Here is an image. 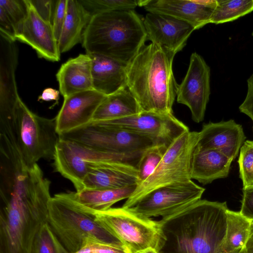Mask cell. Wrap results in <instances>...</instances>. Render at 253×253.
Wrapping results in <instances>:
<instances>
[{
	"label": "cell",
	"instance_id": "6da1fadb",
	"mask_svg": "<svg viewBox=\"0 0 253 253\" xmlns=\"http://www.w3.org/2000/svg\"><path fill=\"white\" fill-rule=\"evenodd\" d=\"M50 184L37 164L27 165L18 153L0 156V253H30L47 222Z\"/></svg>",
	"mask_w": 253,
	"mask_h": 253
},
{
	"label": "cell",
	"instance_id": "7a4b0ae2",
	"mask_svg": "<svg viewBox=\"0 0 253 253\" xmlns=\"http://www.w3.org/2000/svg\"><path fill=\"white\" fill-rule=\"evenodd\" d=\"M227 210L226 202L200 200L162 218L166 241L159 253H222Z\"/></svg>",
	"mask_w": 253,
	"mask_h": 253
},
{
	"label": "cell",
	"instance_id": "3957f363",
	"mask_svg": "<svg viewBox=\"0 0 253 253\" xmlns=\"http://www.w3.org/2000/svg\"><path fill=\"white\" fill-rule=\"evenodd\" d=\"M175 54L151 42L128 65L127 86L142 111L173 114L179 85L172 70Z\"/></svg>",
	"mask_w": 253,
	"mask_h": 253
},
{
	"label": "cell",
	"instance_id": "277c9868",
	"mask_svg": "<svg viewBox=\"0 0 253 253\" xmlns=\"http://www.w3.org/2000/svg\"><path fill=\"white\" fill-rule=\"evenodd\" d=\"M147 39L143 20L134 10H115L92 16L82 42L87 54L104 56L128 65Z\"/></svg>",
	"mask_w": 253,
	"mask_h": 253
},
{
	"label": "cell",
	"instance_id": "5b68a950",
	"mask_svg": "<svg viewBox=\"0 0 253 253\" xmlns=\"http://www.w3.org/2000/svg\"><path fill=\"white\" fill-rule=\"evenodd\" d=\"M47 223L69 253L80 250L85 239L90 237L122 246L77 201L75 192L60 193L51 197L48 204Z\"/></svg>",
	"mask_w": 253,
	"mask_h": 253
},
{
	"label": "cell",
	"instance_id": "8992f818",
	"mask_svg": "<svg viewBox=\"0 0 253 253\" xmlns=\"http://www.w3.org/2000/svg\"><path fill=\"white\" fill-rule=\"evenodd\" d=\"M0 123L10 128L21 156L30 166L41 159H53L59 136L55 118L40 116L18 99L13 111L0 115Z\"/></svg>",
	"mask_w": 253,
	"mask_h": 253
},
{
	"label": "cell",
	"instance_id": "52a82bcc",
	"mask_svg": "<svg viewBox=\"0 0 253 253\" xmlns=\"http://www.w3.org/2000/svg\"><path fill=\"white\" fill-rule=\"evenodd\" d=\"M87 211L121 243L126 253H135L150 247L159 252L165 244L166 237L158 221L139 215L123 207L100 211Z\"/></svg>",
	"mask_w": 253,
	"mask_h": 253
},
{
	"label": "cell",
	"instance_id": "ba28073f",
	"mask_svg": "<svg viewBox=\"0 0 253 253\" xmlns=\"http://www.w3.org/2000/svg\"><path fill=\"white\" fill-rule=\"evenodd\" d=\"M199 135V132L188 131L177 137L166 149L153 173L137 185L122 207L130 208L142 197L157 188L192 180L191 159Z\"/></svg>",
	"mask_w": 253,
	"mask_h": 253
},
{
	"label": "cell",
	"instance_id": "9c48e42d",
	"mask_svg": "<svg viewBox=\"0 0 253 253\" xmlns=\"http://www.w3.org/2000/svg\"><path fill=\"white\" fill-rule=\"evenodd\" d=\"M59 136L98 151L124 156H139L158 145L149 137L110 126L101 121H92Z\"/></svg>",
	"mask_w": 253,
	"mask_h": 253
},
{
	"label": "cell",
	"instance_id": "30bf717a",
	"mask_svg": "<svg viewBox=\"0 0 253 253\" xmlns=\"http://www.w3.org/2000/svg\"><path fill=\"white\" fill-rule=\"evenodd\" d=\"M141 155L124 156L106 153L59 138L53 160L55 170L70 181L76 192H79L84 189V181L90 167L94 164L119 161L129 162L137 166Z\"/></svg>",
	"mask_w": 253,
	"mask_h": 253
},
{
	"label": "cell",
	"instance_id": "8fae6325",
	"mask_svg": "<svg viewBox=\"0 0 253 253\" xmlns=\"http://www.w3.org/2000/svg\"><path fill=\"white\" fill-rule=\"evenodd\" d=\"M204 191L192 180L171 183L151 191L126 209L146 218H166L201 200Z\"/></svg>",
	"mask_w": 253,
	"mask_h": 253
},
{
	"label": "cell",
	"instance_id": "7c38bea8",
	"mask_svg": "<svg viewBox=\"0 0 253 253\" xmlns=\"http://www.w3.org/2000/svg\"><path fill=\"white\" fill-rule=\"evenodd\" d=\"M110 126L147 136L168 148L177 137L189 131L173 114L142 111L129 117L101 121Z\"/></svg>",
	"mask_w": 253,
	"mask_h": 253
},
{
	"label": "cell",
	"instance_id": "4fadbf2b",
	"mask_svg": "<svg viewBox=\"0 0 253 253\" xmlns=\"http://www.w3.org/2000/svg\"><path fill=\"white\" fill-rule=\"evenodd\" d=\"M210 75V68L204 58L197 53H193L186 75L178 85L176 99L178 103L189 108L196 123L204 118L211 94Z\"/></svg>",
	"mask_w": 253,
	"mask_h": 253
},
{
	"label": "cell",
	"instance_id": "5bb4252c",
	"mask_svg": "<svg viewBox=\"0 0 253 253\" xmlns=\"http://www.w3.org/2000/svg\"><path fill=\"white\" fill-rule=\"evenodd\" d=\"M143 20L147 39L175 54L184 47L195 30L190 24L165 14L148 12Z\"/></svg>",
	"mask_w": 253,
	"mask_h": 253
},
{
	"label": "cell",
	"instance_id": "9a60e30c",
	"mask_svg": "<svg viewBox=\"0 0 253 253\" xmlns=\"http://www.w3.org/2000/svg\"><path fill=\"white\" fill-rule=\"evenodd\" d=\"M106 96L91 89L64 98L62 107L55 117L59 135L91 122L96 111Z\"/></svg>",
	"mask_w": 253,
	"mask_h": 253
},
{
	"label": "cell",
	"instance_id": "2e32d148",
	"mask_svg": "<svg viewBox=\"0 0 253 253\" xmlns=\"http://www.w3.org/2000/svg\"><path fill=\"white\" fill-rule=\"evenodd\" d=\"M217 4V0H140L138 5L148 12L169 15L190 24L195 30L200 29L210 20Z\"/></svg>",
	"mask_w": 253,
	"mask_h": 253
},
{
	"label": "cell",
	"instance_id": "e0dca14e",
	"mask_svg": "<svg viewBox=\"0 0 253 253\" xmlns=\"http://www.w3.org/2000/svg\"><path fill=\"white\" fill-rule=\"evenodd\" d=\"M28 12L16 41L31 46L38 56L55 62L60 59L58 43L51 24L44 20L37 13L30 0H26Z\"/></svg>",
	"mask_w": 253,
	"mask_h": 253
},
{
	"label": "cell",
	"instance_id": "ac0fdd59",
	"mask_svg": "<svg viewBox=\"0 0 253 253\" xmlns=\"http://www.w3.org/2000/svg\"><path fill=\"white\" fill-rule=\"evenodd\" d=\"M136 165L124 161H105L90 167L84 181V189H117L137 185Z\"/></svg>",
	"mask_w": 253,
	"mask_h": 253
},
{
	"label": "cell",
	"instance_id": "d6986e66",
	"mask_svg": "<svg viewBox=\"0 0 253 253\" xmlns=\"http://www.w3.org/2000/svg\"><path fill=\"white\" fill-rule=\"evenodd\" d=\"M199 132L197 147L217 150L233 161L246 139L242 126L233 120L204 124Z\"/></svg>",
	"mask_w": 253,
	"mask_h": 253
},
{
	"label": "cell",
	"instance_id": "ffe728a7",
	"mask_svg": "<svg viewBox=\"0 0 253 253\" xmlns=\"http://www.w3.org/2000/svg\"><path fill=\"white\" fill-rule=\"evenodd\" d=\"M18 59L15 42L0 34V114L10 113L20 98L15 78Z\"/></svg>",
	"mask_w": 253,
	"mask_h": 253
},
{
	"label": "cell",
	"instance_id": "44dd1931",
	"mask_svg": "<svg viewBox=\"0 0 253 253\" xmlns=\"http://www.w3.org/2000/svg\"><path fill=\"white\" fill-rule=\"evenodd\" d=\"M59 91L64 98L93 89L91 59L80 54L62 64L56 74Z\"/></svg>",
	"mask_w": 253,
	"mask_h": 253
},
{
	"label": "cell",
	"instance_id": "7402d4cb",
	"mask_svg": "<svg viewBox=\"0 0 253 253\" xmlns=\"http://www.w3.org/2000/svg\"><path fill=\"white\" fill-rule=\"evenodd\" d=\"M89 55L94 90L108 96L127 86V65L104 56Z\"/></svg>",
	"mask_w": 253,
	"mask_h": 253
},
{
	"label": "cell",
	"instance_id": "603a6c76",
	"mask_svg": "<svg viewBox=\"0 0 253 253\" xmlns=\"http://www.w3.org/2000/svg\"><path fill=\"white\" fill-rule=\"evenodd\" d=\"M232 160L217 150L195 147L191 159L190 176L203 184L226 177Z\"/></svg>",
	"mask_w": 253,
	"mask_h": 253
},
{
	"label": "cell",
	"instance_id": "cb8c5ba5",
	"mask_svg": "<svg viewBox=\"0 0 253 253\" xmlns=\"http://www.w3.org/2000/svg\"><path fill=\"white\" fill-rule=\"evenodd\" d=\"M91 17L80 0H67L66 18L58 42L60 54L82 42L84 31Z\"/></svg>",
	"mask_w": 253,
	"mask_h": 253
},
{
	"label": "cell",
	"instance_id": "d4e9b609",
	"mask_svg": "<svg viewBox=\"0 0 253 253\" xmlns=\"http://www.w3.org/2000/svg\"><path fill=\"white\" fill-rule=\"evenodd\" d=\"M141 108L127 86L106 96L96 111L94 121L118 119L138 114Z\"/></svg>",
	"mask_w": 253,
	"mask_h": 253
},
{
	"label": "cell",
	"instance_id": "484cf974",
	"mask_svg": "<svg viewBox=\"0 0 253 253\" xmlns=\"http://www.w3.org/2000/svg\"><path fill=\"white\" fill-rule=\"evenodd\" d=\"M226 231L222 244V253H240L245 248L251 234L253 222L240 211L227 210Z\"/></svg>",
	"mask_w": 253,
	"mask_h": 253
},
{
	"label": "cell",
	"instance_id": "4316f807",
	"mask_svg": "<svg viewBox=\"0 0 253 253\" xmlns=\"http://www.w3.org/2000/svg\"><path fill=\"white\" fill-rule=\"evenodd\" d=\"M137 185L117 189H84L75 192L77 201L87 210L91 211H106L116 203L127 199L133 193Z\"/></svg>",
	"mask_w": 253,
	"mask_h": 253
},
{
	"label": "cell",
	"instance_id": "83f0119b",
	"mask_svg": "<svg viewBox=\"0 0 253 253\" xmlns=\"http://www.w3.org/2000/svg\"><path fill=\"white\" fill-rule=\"evenodd\" d=\"M210 23L222 24L236 20L253 11V0H217Z\"/></svg>",
	"mask_w": 253,
	"mask_h": 253
},
{
	"label": "cell",
	"instance_id": "f1b7e54d",
	"mask_svg": "<svg viewBox=\"0 0 253 253\" xmlns=\"http://www.w3.org/2000/svg\"><path fill=\"white\" fill-rule=\"evenodd\" d=\"M30 253H69L53 233L47 222L36 234Z\"/></svg>",
	"mask_w": 253,
	"mask_h": 253
},
{
	"label": "cell",
	"instance_id": "f546056e",
	"mask_svg": "<svg viewBox=\"0 0 253 253\" xmlns=\"http://www.w3.org/2000/svg\"><path fill=\"white\" fill-rule=\"evenodd\" d=\"M167 148L163 145H156L143 152L137 165L138 184L153 173Z\"/></svg>",
	"mask_w": 253,
	"mask_h": 253
},
{
	"label": "cell",
	"instance_id": "4dcf8cb0",
	"mask_svg": "<svg viewBox=\"0 0 253 253\" xmlns=\"http://www.w3.org/2000/svg\"><path fill=\"white\" fill-rule=\"evenodd\" d=\"M92 16L95 14L115 10H133L138 5L136 0H80Z\"/></svg>",
	"mask_w": 253,
	"mask_h": 253
},
{
	"label": "cell",
	"instance_id": "1f68e13d",
	"mask_svg": "<svg viewBox=\"0 0 253 253\" xmlns=\"http://www.w3.org/2000/svg\"><path fill=\"white\" fill-rule=\"evenodd\" d=\"M238 163L243 188L253 186V140H246L241 146Z\"/></svg>",
	"mask_w": 253,
	"mask_h": 253
},
{
	"label": "cell",
	"instance_id": "d6a6232c",
	"mask_svg": "<svg viewBox=\"0 0 253 253\" xmlns=\"http://www.w3.org/2000/svg\"><path fill=\"white\" fill-rule=\"evenodd\" d=\"M0 7L4 9L14 24L17 35L27 15L28 7L26 0H0Z\"/></svg>",
	"mask_w": 253,
	"mask_h": 253
},
{
	"label": "cell",
	"instance_id": "836d02e7",
	"mask_svg": "<svg viewBox=\"0 0 253 253\" xmlns=\"http://www.w3.org/2000/svg\"><path fill=\"white\" fill-rule=\"evenodd\" d=\"M75 253H126L122 246L109 244L93 237L85 239L80 250Z\"/></svg>",
	"mask_w": 253,
	"mask_h": 253
},
{
	"label": "cell",
	"instance_id": "e575fe53",
	"mask_svg": "<svg viewBox=\"0 0 253 253\" xmlns=\"http://www.w3.org/2000/svg\"><path fill=\"white\" fill-rule=\"evenodd\" d=\"M67 2V0H57L52 20V26L58 43L66 18Z\"/></svg>",
	"mask_w": 253,
	"mask_h": 253
},
{
	"label": "cell",
	"instance_id": "d590c367",
	"mask_svg": "<svg viewBox=\"0 0 253 253\" xmlns=\"http://www.w3.org/2000/svg\"><path fill=\"white\" fill-rule=\"evenodd\" d=\"M30 0L39 15L52 25L57 0Z\"/></svg>",
	"mask_w": 253,
	"mask_h": 253
},
{
	"label": "cell",
	"instance_id": "8d00e7d4",
	"mask_svg": "<svg viewBox=\"0 0 253 253\" xmlns=\"http://www.w3.org/2000/svg\"><path fill=\"white\" fill-rule=\"evenodd\" d=\"M0 34L12 41H16L17 31L15 27L5 11L0 7Z\"/></svg>",
	"mask_w": 253,
	"mask_h": 253
},
{
	"label": "cell",
	"instance_id": "74e56055",
	"mask_svg": "<svg viewBox=\"0 0 253 253\" xmlns=\"http://www.w3.org/2000/svg\"><path fill=\"white\" fill-rule=\"evenodd\" d=\"M240 213L253 222V186L243 188Z\"/></svg>",
	"mask_w": 253,
	"mask_h": 253
},
{
	"label": "cell",
	"instance_id": "f35d334b",
	"mask_svg": "<svg viewBox=\"0 0 253 253\" xmlns=\"http://www.w3.org/2000/svg\"><path fill=\"white\" fill-rule=\"evenodd\" d=\"M247 85V93L244 101L239 106V110L253 122V74L248 79Z\"/></svg>",
	"mask_w": 253,
	"mask_h": 253
},
{
	"label": "cell",
	"instance_id": "ab89813d",
	"mask_svg": "<svg viewBox=\"0 0 253 253\" xmlns=\"http://www.w3.org/2000/svg\"><path fill=\"white\" fill-rule=\"evenodd\" d=\"M60 93L59 90L52 88H47L44 89L42 94L38 97V100L39 101H55V104L50 107V108L51 109L56 105L58 104Z\"/></svg>",
	"mask_w": 253,
	"mask_h": 253
},
{
	"label": "cell",
	"instance_id": "60d3db41",
	"mask_svg": "<svg viewBox=\"0 0 253 253\" xmlns=\"http://www.w3.org/2000/svg\"><path fill=\"white\" fill-rule=\"evenodd\" d=\"M244 253H253V230L244 249Z\"/></svg>",
	"mask_w": 253,
	"mask_h": 253
},
{
	"label": "cell",
	"instance_id": "b9f144b4",
	"mask_svg": "<svg viewBox=\"0 0 253 253\" xmlns=\"http://www.w3.org/2000/svg\"><path fill=\"white\" fill-rule=\"evenodd\" d=\"M135 253H159V252L155 249L150 247L139 251Z\"/></svg>",
	"mask_w": 253,
	"mask_h": 253
},
{
	"label": "cell",
	"instance_id": "7bdbcfd3",
	"mask_svg": "<svg viewBox=\"0 0 253 253\" xmlns=\"http://www.w3.org/2000/svg\"><path fill=\"white\" fill-rule=\"evenodd\" d=\"M252 35L253 36V32H252Z\"/></svg>",
	"mask_w": 253,
	"mask_h": 253
},
{
	"label": "cell",
	"instance_id": "ee69618b",
	"mask_svg": "<svg viewBox=\"0 0 253 253\" xmlns=\"http://www.w3.org/2000/svg\"></svg>",
	"mask_w": 253,
	"mask_h": 253
}]
</instances>
